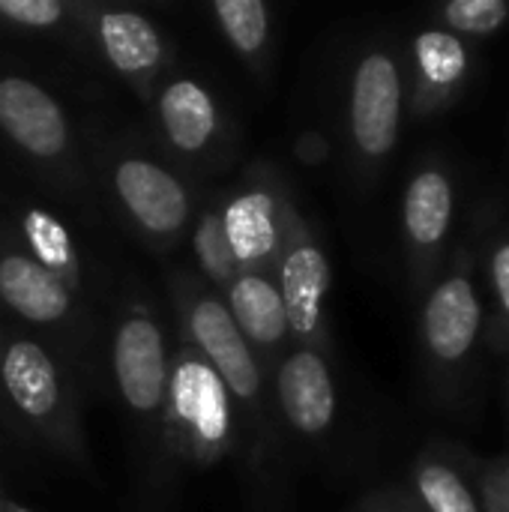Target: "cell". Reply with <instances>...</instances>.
I'll return each mask as SVG.
<instances>
[{"label":"cell","instance_id":"ffe728a7","mask_svg":"<svg viewBox=\"0 0 509 512\" xmlns=\"http://www.w3.org/2000/svg\"><path fill=\"white\" fill-rule=\"evenodd\" d=\"M435 15L444 30L474 42L509 27V0H447Z\"/></svg>","mask_w":509,"mask_h":512},{"label":"cell","instance_id":"4fadbf2b","mask_svg":"<svg viewBox=\"0 0 509 512\" xmlns=\"http://www.w3.org/2000/svg\"><path fill=\"white\" fill-rule=\"evenodd\" d=\"M0 297L27 321H57L66 306L69 294L60 279L24 255H9L0 261Z\"/></svg>","mask_w":509,"mask_h":512},{"label":"cell","instance_id":"9c48e42d","mask_svg":"<svg viewBox=\"0 0 509 512\" xmlns=\"http://www.w3.org/2000/svg\"><path fill=\"white\" fill-rule=\"evenodd\" d=\"M414 495L426 512H486L468 471V450L441 444L414 465Z\"/></svg>","mask_w":509,"mask_h":512},{"label":"cell","instance_id":"5bb4252c","mask_svg":"<svg viewBox=\"0 0 509 512\" xmlns=\"http://www.w3.org/2000/svg\"><path fill=\"white\" fill-rule=\"evenodd\" d=\"M3 384L15 405L30 417H45L57 405V372L33 342H15L3 357Z\"/></svg>","mask_w":509,"mask_h":512},{"label":"cell","instance_id":"5b68a950","mask_svg":"<svg viewBox=\"0 0 509 512\" xmlns=\"http://www.w3.org/2000/svg\"><path fill=\"white\" fill-rule=\"evenodd\" d=\"M477 228V267L486 312V351L509 360V219L492 201L474 213Z\"/></svg>","mask_w":509,"mask_h":512},{"label":"cell","instance_id":"8992f818","mask_svg":"<svg viewBox=\"0 0 509 512\" xmlns=\"http://www.w3.org/2000/svg\"><path fill=\"white\" fill-rule=\"evenodd\" d=\"M114 372L135 411H156L165 396V351L153 321L129 318L114 342Z\"/></svg>","mask_w":509,"mask_h":512},{"label":"cell","instance_id":"8fae6325","mask_svg":"<svg viewBox=\"0 0 509 512\" xmlns=\"http://www.w3.org/2000/svg\"><path fill=\"white\" fill-rule=\"evenodd\" d=\"M192 333L225 378V384L237 396H255L258 390V369L252 363V354L243 342V333L237 330L231 312L219 306L216 300H204L192 312Z\"/></svg>","mask_w":509,"mask_h":512},{"label":"cell","instance_id":"7a4b0ae2","mask_svg":"<svg viewBox=\"0 0 509 512\" xmlns=\"http://www.w3.org/2000/svg\"><path fill=\"white\" fill-rule=\"evenodd\" d=\"M456 222V174L447 162H426L414 171L405 201L402 225L417 282L429 291L444 267V252Z\"/></svg>","mask_w":509,"mask_h":512},{"label":"cell","instance_id":"52a82bcc","mask_svg":"<svg viewBox=\"0 0 509 512\" xmlns=\"http://www.w3.org/2000/svg\"><path fill=\"white\" fill-rule=\"evenodd\" d=\"M0 126L33 156H57L66 144V120L57 102L27 78L0 81Z\"/></svg>","mask_w":509,"mask_h":512},{"label":"cell","instance_id":"d4e9b609","mask_svg":"<svg viewBox=\"0 0 509 512\" xmlns=\"http://www.w3.org/2000/svg\"><path fill=\"white\" fill-rule=\"evenodd\" d=\"M63 6L57 0H0V15L18 21V24H33L45 27L60 18Z\"/></svg>","mask_w":509,"mask_h":512},{"label":"cell","instance_id":"cb8c5ba5","mask_svg":"<svg viewBox=\"0 0 509 512\" xmlns=\"http://www.w3.org/2000/svg\"><path fill=\"white\" fill-rule=\"evenodd\" d=\"M24 228L45 261H51L54 267L69 264V240H66V231L54 219H48L45 213H30Z\"/></svg>","mask_w":509,"mask_h":512},{"label":"cell","instance_id":"4316f807","mask_svg":"<svg viewBox=\"0 0 509 512\" xmlns=\"http://www.w3.org/2000/svg\"><path fill=\"white\" fill-rule=\"evenodd\" d=\"M507 414H509V375H507Z\"/></svg>","mask_w":509,"mask_h":512},{"label":"cell","instance_id":"6da1fadb","mask_svg":"<svg viewBox=\"0 0 509 512\" xmlns=\"http://www.w3.org/2000/svg\"><path fill=\"white\" fill-rule=\"evenodd\" d=\"M420 348L441 405H447V411L468 414V405L477 399L486 351V312L480 294L474 219L426 291L420 309Z\"/></svg>","mask_w":509,"mask_h":512},{"label":"cell","instance_id":"d6986e66","mask_svg":"<svg viewBox=\"0 0 509 512\" xmlns=\"http://www.w3.org/2000/svg\"><path fill=\"white\" fill-rule=\"evenodd\" d=\"M99 33L111 63L123 72H144L156 66L162 45L153 24L132 12H108L99 21Z\"/></svg>","mask_w":509,"mask_h":512},{"label":"cell","instance_id":"ba28073f","mask_svg":"<svg viewBox=\"0 0 509 512\" xmlns=\"http://www.w3.org/2000/svg\"><path fill=\"white\" fill-rule=\"evenodd\" d=\"M117 192L126 201V207L135 213V219L156 231L171 234L186 222L189 204L183 186L162 168L144 159H126L117 168Z\"/></svg>","mask_w":509,"mask_h":512},{"label":"cell","instance_id":"30bf717a","mask_svg":"<svg viewBox=\"0 0 509 512\" xmlns=\"http://www.w3.org/2000/svg\"><path fill=\"white\" fill-rule=\"evenodd\" d=\"M279 399L285 417L306 435L324 432L333 423L336 390L324 360L315 351H300L282 366Z\"/></svg>","mask_w":509,"mask_h":512},{"label":"cell","instance_id":"3957f363","mask_svg":"<svg viewBox=\"0 0 509 512\" xmlns=\"http://www.w3.org/2000/svg\"><path fill=\"white\" fill-rule=\"evenodd\" d=\"M405 81L393 54L369 51L351 81V135L360 156L387 159L399 141Z\"/></svg>","mask_w":509,"mask_h":512},{"label":"cell","instance_id":"e0dca14e","mask_svg":"<svg viewBox=\"0 0 509 512\" xmlns=\"http://www.w3.org/2000/svg\"><path fill=\"white\" fill-rule=\"evenodd\" d=\"M162 123L180 150H198L216 129V108L195 81H177L162 96Z\"/></svg>","mask_w":509,"mask_h":512},{"label":"cell","instance_id":"484cf974","mask_svg":"<svg viewBox=\"0 0 509 512\" xmlns=\"http://www.w3.org/2000/svg\"><path fill=\"white\" fill-rule=\"evenodd\" d=\"M384 512H426L420 507V501L417 498H402V501H390Z\"/></svg>","mask_w":509,"mask_h":512},{"label":"cell","instance_id":"277c9868","mask_svg":"<svg viewBox=\"0 0 509 512\" xmlns=\"http://www.w3.org/2000/svg\"><path fill=\"white\" fill-rule=\"evenodd\" d=\"M414 57V90L411 111L414 117H432L465 99L477 75V48L471 39H462L444 27H429L417 33L411 45Z\"/></svg>","mask_w":509,"mask_h":512},{"label":"cell","instance_id":"7c38bea8","mask_svg":"<svg viewBox=\"0 0 509 512\" xmlns=\"http://www.w3.org/2000/svg\"><path fill=\"white\" fill-rule=\"evenodd\" d=\"M330 291V261L327 255L303 243L282 264V303L291 330L300 336H312L321 324V306Z\"/></svg>","mask_w":509,"mask_h":512},{"label":"cell","instance_id":"7402d4cb","mask_svg":"<svg viewBox=\"0 0 509 512\" xmlns=\"http://www.w3.org/2000/svg\"><path fill=\"white\" fill-rule=\"evenodd\" d=\"M468 471L486 512H509V450L501 456L468 453Z\"/></svg>","mask_w":509,"mask_h":512},{"label":"cell","instance_id":"ac0fdd59","mask_svg":"<svg viewBox=\"0 0 509 512\" xmlns=\"http://www.w3.org/2000/svg\"><path fill=\"white\" fill-rule=\"evenodd\" d=\"M222 228L237 261H258L276 246L273 198L267 192H249L237 198L225 216Z\"/></svg>","mask_w":509,"mask_h":512},{"label":"cell","instance_id":"44dd1931","mask_svg":"<svg viewBox=\"0 0 509 512\" xmlns=\"http://www.w3.org/2000/svg\"><path fill=\"white\" fill-rule=\"evenodd\" d=\"M216 15L240 51L252 54L261 48L267 36V6L261 0H219Z\"/></svg>","mask_w":509,"mask_h":512},{"label":"cell","instance_id":"603a6c76","mask_svg":"<svg viewBox=\"0 0 509 512\" xmlns=\"http://www.w3.org/2000/svg\"><path fill=\"white\" fill-rule=\"evenodd\" d=\"M195 249H198V258L204 264V270L213 276V279H228L237 267V258L228 246V237H225V228H222V219L216 216H207L195 234Z\"/></svg>","mask_w":509,"mask_h":512},{"label":"cell","instance_id":"2e32d148","mask_svg":"<svg viewBox=\"0 0 509 512\" xmlns=\"http://www.w3.org/2000/svg\"><path fill=\"white\" fill-rule=\"evenodd\" d=\"M231 318L252 342H279L288 330L282 294L258 276H243L231 291Z\"/></svg>","mask_w":509,"mask_h":512},{"label":"cell","instance_id":"9a60e30c","mask_svg":"<svg viewBox=\"0 0 509 512\" xmlns=\"http://www.w3.org/2000/svg\"><path fill=\"white\" fill-rule=\"evenodd\" d=\"M177 414L207 441H219L228 426V405L219 378L201 363H183L174 375Z\"/></svg>","mask_w":509,"mask_h":512}]
</instances>
